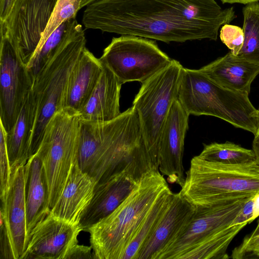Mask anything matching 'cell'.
Segmentation results:
<instances>
[{
  "instance_id": "18",
  "label": "cell",
  "mask_w": 259,
  "mask_h": 259,
  "mask_svg": "<svg viewBox=\"0 0 259 259\" xmlns=\"http://www.w3.org/2000/svg\"><path fill=\"white\" fill-rule=\"evenodd\" d=\"M195 209L180 192L174 193L168 209L140 251L137 259H155L187 224Z\"/></svg>"
},
{
  "instance_id": "13",
  "label": "cell",
  "mask_w": 259,
  "mask_h": 259,
  "mask_svg": "<svg viewBox=\"0 0 259 259\" xmlns=\"http://www.w3.org/2000/svg\"><path fill=\"white\" fill-rule=\"evenodd\" d=\"M83 229L51 212L30 233L20 259H65Z\"/></svg>"
},
{
  "instance_id": "5",
  "label": "cell",
  "mask_w": 259,
  "mask_h": 259,
  "mask_svg": "<svg viewBox=\"0 0 259 259\" xmlns=\"http://www.w3.org/2000/svg\"><path fill=\"white\" fill-rule=\"evenodd\" d=\"M85 44L84 30L74 18L58 48L33 79L31 93L35 118L30 157L37 152L50 119L65 107L69 77Z\"/></svg>"
},
{
  "instance_id": "32",
  "label": "cell",
  "mask_w": 259,
  "mask_h": 259,
  "mask_svg": "<svg viewBox=\"0 0 259 259\" xmlns=\"http://www.w3.org/2000/svg\"><path fill=\"white\" fill-rule=\"evenodd\" d=\"M259 217V193L249 198L234 219L231 225L251 223Z\"/></svg>"
},
{
  "instance_id": "21",
  "label": "cell",
  "mask_w": 259,
  "mask_h": 259,
  "mask_svg": "<svg viewBox=\"0 0 259 259\" xmlns=\"http://www.w3.org/2000/svg\"><path fill=\"white\" fill-rule=\"evenodd\" d=\"M103 70V66L99 59L85 47L70 73L64 108L78 112L89 100Z\"/></svg>"
},
{
  "instance_id": "25",
  "label": "cell",
  "mask_w": 259,
  "mask_h": 259,
  "mask_svg": "<svg viewBox=\"0 0 259 259\" xmlns=\"http://www.w3.org/2000/svg\"><path fill=\"white\" fill-rule=\"evenodd\" d=\"M198 156L209 161L227 164L256 161V156L252 149L245 148L229 141L204 144L203 149Z\"/></svg>"
},
{
  "instance_id": "1",
  "label": "cell",
  "mask_w": 259,
  "mask_h": 259,
  "mask_svg": "<svg viewBox=\"0 0 259 259\" xmlns=\"http://www.w3.org/2000/svg\"><path fill=\"white\" fill-rule=\"evenodd\" d=\"M236 18L233 7L214 0H97L87 6V29L183 42L217 40L219 30Z\"/></svg>"
},
{
  "instance_id": "36",
  "label": "cell",
  "mask_w": 259,
  "mask_h": 259,
  "mask_svg": "<svg viewBox=\"0 0 259 259\" xmlns=\"http://www.w3.org/2000/svg\"><path fill=\"white\" fill-rule=\"evenodd\" d=\"M252 150L254 151L256 156V161L259 165V141L252 142Z\"/></svg>"
},
{
  "instance_id": "20",
  "label": "cell",
  "mask_w": 259,
  "mask_h": 259,
  "mask_svg": "<svg viewBox=\"0 0 259 259\" xmlns=\"http://www.w3.org/2000/svg\"><path fill=\"white\" fill-rule=\"evenodd\" d=\"M103 66L102 73L95 89L78 112L81 120L108 121L121 114L119 99L122 84L110 69Z\"/></svg>"
},
{
  "instance_id": "23",
  "label": "cell",
  "mask_w": 259,
  "mask_h": 259,
  "mask_svg": "<svg viewBox=\"0 0 259 259\" xmlns=\"http://www.w3.org/2000/svg\"><path fill=\"white\" fill-rule=\"evenodd\" d=\"M35 118V106L30 91L15 124L6 133L7 147L12 170L16 167L25 164L30 157V148Z\"/></svg>"
},
{
  "instance_id": "27",
  "label": "cell",
  "mask_w": 259,
  "mask_h": 259,
  "mask_svg": "<svg viewBox=\"0 0 259 259\" xmlns=\"http://www.w3.org/2000/svg\"><path fill=\"white\" fill-rule=\"evenodd\" d=\"M74 19L62 23L49 36L42 47L34 53L27 65L33 80L58 48Z\"/></svg>"
},
{
  "instance_id": "7",
  "label": "cell",
  "mask_w": 259,
  "mask_h": 259,
  "mask_svg": "<svg viewBox=\"0 0 259 259\" xmlns=\"http://www.w3.org/2000/svg\"><path fill=\"white\" fill-rule=\"evenodd\" d=\"M248 94L226 89L199 69L183 68L178 100L190 115H209L255 134L258 110Z\"/></svg>"
},
{
  "instance_id": "16",
  "label": "cell",
  "mask_w": 259,
  "mask_h": 259,
  "mask_svg": "<svg viewBox=\"0 0 259 259\" xmlns=\"http://www.w3.org/2000/svg\"><path fill=\"white\" fill-rule=\"evenodd\" d=\"M97 184L95 179L82 170L78 163L75 164L50 212L70 223L79 224L92 201Z\"/></svg>"
},
{
  "instance_id": "9",
  "label": "cell",
  "mask_w": 259,
  "mask_h": 259,
  "mask_svg": "<svg viewBox=\"0 0 259 259\" xmlns=\"http://www.w3.org/2000/svg\"><path fill=\"white\" fill-rule=\"evenodd\" d=\"M183 68L179 61L172 59L166 67L142 83L133 101L146 149L158 167L160 134L174 103L178 99Z\"/></svg>"
},
{
  "instance_id": "15",
  "label": "cell",
  "mask_w": 259,
  "mask_h": 259,
  "mask_svg": "<svg viewBox=\"0 0 259 259\" xmlns=\"http://www.w3.org/2000/svg\"><path fill=\"white\" fill-rule=\"evenodd\" d=\"M25 164L12 169L8 189L1 197V220L5 225L14 259H20L28 243L26 206L27 171Z\"/></svg>"
},
{
  "instance_id": "14",
  "label": "cell",
  "mask_w": 259,
  "mask_h": 259,
  "mask_svg": "<svg viewBox=\"0 0 259 259\" xmlns=\"http://www.w3.org/2000/svg\"><path fill=\"white\" fill-rule=\"evenodd\" d=\"M189 115L177 99L161 129L158 144L159 170L169 184L184 183L183 158Z\"/></svg>"
},
{
  "instance_id": "31",
  "label": "cell",
  "mask_w": 259,
  "mask_h": 259,
  "mask_svg": "<svg viewBox=\"0 0 259 259\" xmlns=\"http://www.w3.org/2000/svg\"><path fill=\"white\" fill-rule=\"evenodd\" d=\"M259 253V234L246 235L241 243L232 251L233 259L256 258Z\"/></svg>"
},
{
  "instance_id": "19",
  "label": "cell",
  "mask_w": 259,
  "mask_h": 259,
  "mask_svg": "<svg viewBox=\"0 0 259 259\" xmlns=\"http://www.w3.org/2000/svg\"><path fill=\"white\" fill-rule=\"evenodd\" d=\"M199 70L226 89L249 94L251 83L259 74V63L239 58L230 52Z\"/></svg>"
},
{
  "instance_id": "2",
  "label": "cell",
  "mask_w": 259,
  "mask_h": 259,
  "mask_svg": "<svg viewBox=\"0 0 259 259\" xmlns=\"http://www.w3.org/2000/svg\"><path fill=\"white\" fill-rule=\"evenodd\" d=\"M80 121L78 164L97 183L121 174L140 180L159 170L146 149L133 106L110 121Z\"/></svg>"
},
{
  "instance_id": "3",
  "label": "cell",
  "mask_w": 259,
  "mask_h": 259,
  "mask_svg": "<svg viewBox=\"0 0 259 259\" xmlns=\"http://www.w3.org/2000/svg\"><path fill=\"white\" fill-rule=\"evenodd\" d=\"M251 197L196 208L187 224L155 259L230 258L228 248L247 224L231 225Z\"/></svg>"
},
{
  "instance_id": "24",
  "label": "cell",
  "mask_w": 259,
  "mask_h": 259,
  "mask_svg": "<svg viewBox=\"0 0 259 259\" xmlns=\"http://www.w3.org/2000/svg\"><path fill=\"white\" fill-rule=\"evenodd\" d=\"M174 194L169 189L159 197L126 248L122 259H137L140 251L168 209Z\"/></svg>"
},
{
  "instance_id": "29",
  "label": "cell",
  "mask_w": 259,
  "mask_h": 259,
  "mask_svg": "<svg viewBox=\"0 0 259 259\" xmlns=\"http://www.w3.org/2000/svg\"><path fill=\"white\" fill-rule=\"evenodd\" d=\"M220 37L222 42L237 56L241 50L244 40L243 28L234 25L226 24L221 27Z\"/></svg>"
},
{
  "instance_id": "10",
  "label": "cell",
  "mask_w": 259,
  "mask_h": 259,
  "mask_svg": "<svg viewBox=\"0 0 259 259\" xmlns=\"http://www.w3.org/2000/svg\"><path fill=\"white\" fill-rule=\"evenodd\" d=\"M122 84L141 83L166 67L171 60L155 41L130 35L113 37L99 58Z\"/></svg>"
},
{
  "instance_id": "26",
  "label": "cell",
  "mask_w": 259,
  "mask_h": 259,
  "mask_svg": "<svg viewBox=\"0 0 259 259\" xmlns=\"http://www.w3.org/2000/svg\"><path fill=\"white\" fill-rule=\"evenodd\" d=\"M244 40L237 57L259 63V3L245 5L243 8Z\"/></svg>"
},
{
  "instance_id": "38",
  "label": "cell",
  "mask_w": 259,
  "mask_h": 259,
  "mask_svg": "<svg viewBox=\"0 0 259 259\" xmlns=\"http://www.w3.org/2000/svg\"><path fill=\"white\" fill-rule=\"evenodd\" d=\"M96 1H97V0H80L81 8H82V7H83L85 6H87L89 4L92 3Z\"/></svg>"
},
{
  "instance_id": "28",
  "label": "cell",
  "mask_w": 259,
  "mask_h": 259,
  "mask_svg": "<svg viewBox=\"0 0 259 259\" xmlns=\"http://www.w3.org/2000/svg\"><path fill=\"white\" fill-rule=\"evenodd\" d=\"M80 9V0H58L35 52L42 47L49 36L62 23L75 18L77 12Z\"/></svg>"
},
{
  "instance_id": "11",
  "label": "cell",
  "mask_w": 259,
  "mask_h": 259,
  "mask_svg": "<svg viewBox=\"0 0 259 259\" xmlns=\"http://www.w3.org/2000/svg\"><path fill=\"white\" fill-rule=\"evenodd\" d=\"M0 24V119L8 133L18 119L33 80L9 30Z\"/></svg>"
},
{
  "instance_id": "35",
  "label": "cell",
  "mask_w": 259,
  "mask_h": 259,
  "mask_svg": "<svg viewBox=\"0 0 259 259\" xmlns=\"http://www.w3.org/2000/svg\"><path fill=\"white\" fill-rule=\"evenodd\" d=\"M222 3L225 4H244L247 5L249 3L258 2L259 0H220Z\"/></svg>"
},
{
  "instance_id": "8",
  "label": "cell",
  "mask_w": 259,
  "mask_h": 259,
  "mask_svg": "<svg viewBox=\"0 0 259 259\" xmlns=\"http://www.w3.org/2000/svg\"><path fill=\"white\" fill-rule=\"evenodd\" d=\"M81 121L78 112L64 108L48 122L36 154L45 171L51 209L61 195L72 167L78 163Z\"/></svg>"
},
{
  "instance_id": "4",
  "label": "cell",
  "mask_w": 259,
  "mask_h": 259,
  "mask_svg": "<svg viewBox=\"0 0 259 259\" xmlns=\"http://www.w3.org/2000/svg\"><path fill=\"white\" fill-rule=\"evenodd\" d=\"M159 170L144 175L126 198L110 214L90 227L97 259H122L140 226L159 197L169 189Z\"/></svg>"
},
{
  "instance_id": "12",
  "label": "cell",
  "mask_w": 259,
  "mask_h": 259,
  "mask_svg": "<svg viewBox=\"0 0 259 259\" xmlns=\"http://www.w3.org/2000/svg\"><path fill=\"white\" fill-rule=\"evenodd\" d=\"M58 0H16L5 21L27 65L32 57Z\"/></svg>"
},
{
  "instance_id": "6",
  "label": "cell",
  "mask_w": 259,
  "mask_h": 259,
  "mask_svg": "<svg viewBox=\"0 0 259 259\" xmlns=\"http://www.w3.org/2000/svg\"><path fill=\"white\" fill-rule=\"evenodd\" d=\"M195 208L250 197L259 193L256 161L227 164L193 157L180 191Z\"/></svg>"
},
{
  "instance_id": "17",
  "label": "cell",
  "mask_w": 259,
  "mask_h": 259,
  "mask_svg": "<svg viewBox=\"0 0 259 259\" xmlns=\"http://www.w3.org/2000/svg\"><path fill=\"white\" fill-rule=\"evenodd\" d=\"M140 180L121 174L97 183L92 201L79 224L83 231H88L90 227L112 212L126 198Z\"/></svg>"
},
{
  "instance_id": "33",
  "label": "cell",
  "mask_w": 259,
  "mask_h": 259,
  "mask_svg": "<svg viewBox=\"0 0 259 259\" xmlns=\"http://www.w3.org/2000/svg\"><path fill=\"white\" fill-rule=\"evenodd\" d=\"M92 247L76 244L69 251L65 259L70 258H95L92 253Z\"/></svg>"
},
{
  "instance_id": "30",
  "label": "cell",
  "mask_w": 259,
  "mask_h": 259,
  "mask_svg": "<svg viewBox=\"0 0 259 259\" xmlns=\"http://www.w3.org/2000/svg\"><path fill=\"white\" fill-rule=\"evenodd\" d=\"M1 197L7 191L12 173L6 143V132L0 125Z\"/></svg>"
},
{
  "instance_id": "22",
  "label": "cell",
  "mask_w": 259,
  "mask_h": 259,
  "mask_svg": "<svg viewBox=\"0 0 259 259\" xmlns=\"http://www.w3.org/2000/svg\"><path fill=\"white\" fill-rule=\"evenodd\" d=\"M26 232L28 241L34 228L50 213L48 186L45 171L39 157L34 154L26 163Z\"/></svg>"
},
{
  "instance_id": "34",
  "label": "cell",
  "mask_w": 259,
  "mask_h": 259,
  "mask_svg": "<svg viewBox=\"0 0 259 259\" xmlns=\"http://www.w3.org/2000/svg\"><path fill=\"white\" fill-rule=\"evenodd\" d=\"M16 1L0 0V21H5Z\"/></svg>"
},
{
  "instance_id": "39",
  "label": "cell",
  "mask_w": 259,
  "mask_h": 259,
  "mask_svg": "<svg viewBox=\"0 0 259 259\" xmlns=\"http://www.w3.org/2000/svg\"><path fill=\"white\" fill-rule=\"evenodd\" d=\"M250 234L252 235H256L259 234V219L257 221V224L256 228Z\"/></svg>"
},
{
  "instance_id": "37",
  "label": "cell",
  "mask_w": 259,
  "mask_h": 259,
  "mask_svg": "<svg viewBox=\"0 0 259 259\" xmlns=\"http://www.w3.org/2000/svg\"><path fill=\"white\" fill-rule=\"evenodd\" d=\"M258 110V118L256 125V129L255 134H254V139L253 141H259V108Z\"/></svg>"
}]
</instances>
